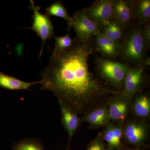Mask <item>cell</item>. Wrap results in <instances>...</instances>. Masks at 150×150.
Returning a JSON list of instances; mask_svg holds the SVG:
<instances>
[{"label":"cell","instance_id":"cell-1","mask_svg":"<svg viewBox=\"0 0 150 150\" xmlns=\"http://www.w3.org/2000/svg\"><path fill=\"white\" fill-rule=\"evenodd\" d=\"M74 39L71 48L51 56L40 73V88L50 91L59 101L84 115L106 102L116 91L89 70V57L95 52L93 38L84 42Z\"/></svg>","mask_w":150,"mask_h":150},{"label":"cell","instance_id":"cell-2","mask_svg":"<svg viewBox=\"0 0 150 150\" xmlns=\"http://www.w3.org/2000/svg\"><path fill=\"white\" fill-rule=\"evenodd\" d=\"M141 27L135 24L127 30L120 43L118 58L120 62L130 67L147 68L150 66V58L147 53L150 49L142 37Z\"/></svg>","mask_w":150,"mask_h":150},{"label":"cell","instance_id":"cell-3","mask_svg":"<svg viewBox=\"0 0 150 150\" xmlns=\"http://www.w3.org/2000/svg\"><path fill=\"white\" fill-rule=\"evenodd\" d=\"M94 63L95 70L99 79L114 91H123L130 66L100 57L95 58Z\"/></svg>","mask_w":150,"mask_h":150},{"label":"cell","instance_id":"cell-4","mask_svg":"<svg viewBox=\"0 0 150 150\" xmlns=\"http://www.w3.org/2000/svg\"><path fill=\"white\" fill-rule=\"evenodd\" d=\"M149 131L146 121L128 119L123 125V143L130 147L142 149L147 142Z\"/></svg>","mask_w":150,"mask_h":150},{"label":"cell","instance_id":"cell-5","mask_svg":"<svg viewBox=\"0 0 150 150\" xmlns=\"http://www.w3.org/2000/svg\"><path fill=\"white\" fill-rule=\"evenodd\" d=\"M110 121L117 125L123 126L129 119L131 112V99L121 92H115L108 99Z\"/></svg>","mask_w":150,"mask_h":150},{"label":"cell","instance_id":"cell-6","mask_svg":"<svg viewBox=\"0 0 150 150\" xmlns=\"http://www.w3.org/2000/svg\"><path fill=\"white\" fill-rule=\"evenodd\" d=\"M71 28H73L76 34L75 39L81 42H87L93 39L100 29L86 15L84 8L75 12L72 17Z\"/></svg>","mask_w":150,"mask_h":150},{"label":"cell","instance_id":"cell-7","mask_svg":"<svg viewBox=\"0 0 150 150\" xmlns=\"http://www.w3.org/2000/svg\"><path fill=\"white\" fill-rule=\"evenodd\" d=\"M30 4L28 8L32 9L33 12L32 16L33 22L32 27L30 28L36 33L37 35L39 36L42 40V47L39 55L40 59L46 40L51 39L54 35V28L50 20V17L39 12L40 7L35 6L34 1L30 0Z\"/></svg>","mask_w":150,"mask_h":150},{"label":"cell","instance_id":"cell-8","mask_svg":"<svg viewBox=\"0 0 150 150\" xmlns=\"http://www.w3.org/2000/svg\"><path fill=\"white\" fill-rule=\"evenodd\" d=\"M115 0H97L84 8L87 16L97 25L101 27L114 18L113 8Z\"/></svg>","mask_w":150,"mask_h":150},{"label":"cell","instance_id":"cell-9","mask_svg":"<svg viewBox=\"0 0 150 150\" xmlns=\"http://www.w3.org/2000/svg\"><path fill=\"white\" fill-rule=\"evenodd\" d=\"M146 68L130 67L126 74L124 88L121 93L132 100L136 93L143 91L146 82Z\"/></svg>","mask_w":150,"mask_h":150},{"label":"cell","instance_id":"cell-10","mask_svg":"<svg viewBox=\"0 0 150 150\" xmlns=\"http://www.w3.org/2000/svg\"><path fill=\"white\" fill-rule=\"evenodd\" d=\"M93 41L95 51L99 52L102 58L115 61L119 57L121 51L120 43L100 32L95 35Z\"/></svg>","mask_w":150,"mask_h":150},{"label":"cell","instance_id":"cell-11","mask_svg":"<svg viewBox=\"0 0 150 150\" xmlns=\"http://www.w3.org/2000/svg\"><path fill=\"white\" fill-rule=\"evenodd\" d=\"M106 142L108 150H120L125 146L123 142V126L109 121L100 134Z\"/></svg>","mask_w":150,"mask_h":150},{"label":"cell","instance_id":"cell-12","mask_svg":"<svg viewBox=\"0 0 150 150\" xmlns=\"http://www.w3.org/2000/svg\"><path fill=\"white\" fill-rule=\"evenodd\" d=\"M114 18L129 29L136 24L133 11V0H115Z\"/></svg>","mask_w":150,"mask_h":150},{"label":"cell","instance_id":"cell-13","mask_svg":"<svg viewBox=\"0 0 150 150\" xmlns=\"http://www.w3.org/2000/svg\"><path fill=\"white\" fill-rule=\"evenodd\" d=\"M62 115V123L69 136V145L74 134L83 122L82 117L70 108L64 103L59 101Z\"/></svg>","mask_w":150,"mask_h":150},{"label":"cell","instance_id":"cell-14","mask_svg":"<svg viewBox=\"0 0 150 150\" xmlns=\"http://www.w3.org/2000/svg\"><path fill=\"white\" fill-rule=\"evenodd\" d=\"M82 117L83 122H87L91 129L104 127L110 121L106 102L94 108Z\"/></svg>","mask_w":150,"mask_h":150},{"label":"cell","instance_id":"cell-15","mask_svg":"<svg viewBox=\"0 0 150 150\" xmlns=\"http://www.w3.org/2000/svg\"><path fill=\"white\" fill-rule=\"evenodd\" d=\"M137 120L146 121L150 115V96L149 91L139 92L131 100V110Z\"/></svg>","mask_w":150,"mask_h":150},{"label":"cell","instance_id":"cell-16","mask_svg":"<svg viewBox=\"0 0 150 150\" xmlns=\"http://www.w3.org/2000/svg\"><path fill=\"white\" fill-rule=\"evenodd\" d=\"M100 33L112 40L121 43L127 28L116 19L113 18L100 27Z\"/></svg>","mask_w":150,"mask_h":150},{"label":"cell","instance_id":"cell-17","mask_svg":"<svg viewBox=\"0 0 150 150\" xmlns=\"http://www.w3.org/2000/svg\"><path fill=\"white\" fill-rule=\"evenodd\" d=\"M133 11L136 24L142 27L150 23V0H133Z\"/></svg>","mask_w":150,"mask_h":150},{"label":"cell","instance_id":"cell-18","mask_svg":"<svg viewBox=\"0 0 150 150\" xmlns=\"http://www.w3.org/2000/svg\"><path fill=\"white\" fill-rule=\"evenodd\" d=\"M40 82V81L27 82L0 71V87L9 90H28L31 86Z\"/></svg>","mask_w":150,"mask_h":150},{"label":"cell","instance_id":"cell-19","mask_svg":"<svg viewBox=\"0 0 150 150\" xmlns=\"http://www.w3.org/2000/svg\"><path fill=\"white\" fill-rule=\"evenodd\" d=\"M46 15L49 17L52 16L59 17L67 20L68 22V29L69 31L72 18L68 13L67 9L62 4V2L56 1L53 3L46 8Z\"/></svg>","mask_w":150,"mask_h":150},{"label":"cell","instance_id":"cell-20","mask_svg":"<svg viewBox=\"0 0 150 150\" xmlns=\"http://www.w3.org/2000/svg\"><path fill=\"white\" fill-rule=\"evenodd\" d=\"M55 40V47L51 56H56L66 51L71 48L75 43V39H73L70 36L69 33H67V35L64 36L54 37Z\"/></svg>","mask_w":150,"mask_h":150},{"label":"cell","instance_id":"cell-21","mask_svg":"<svg viewBox=\"0 0 150 150\" xmlns=\"http://www.w3.org/2000/svg\"><path fill=\"white\" fill-rule=\"evenodd\" d=\"M13 150H45L42 143L35 138L19 140L12 146Z\"/></svg>","mask_w":150,"mask_h":150},{"label":"cell","instance_id":"cell-22","mask_svg":"<svg viewBox=\"0 0 150 150\" xmlns=\"http://www.w3.org/2000/svg\"><path fill=\"white\" fill-rule=\"evenodd\" d=\"M86 150H108L106 144L100 134H98L90 142Z\"/></svg>","mask_w":150,"mask_h":150},{"label":"cell","instance_id":"cell-23","mask_svg":"<svg viewBox=\"0 0 150 150\" xmlns=\"http://www.w3.org/2000/svg\"><path fill=\"white\" fill-rule=\"evenodd\" d=\"M141 33L143 39L146 42L149 49L150 48V23L141 27Z\"/></svg>","mask_w":150,"mask_h":150},{"label":"cell","instance_id":"cell-24","mask_svg":"<svg viewBox=\"0 0 150 150\" xmlns=\"http://www.w3.org/2000/svg\"><path fill=\"white\" fill-rule=\"evenodd\" d=\"M120 150H145L144 149H139V148H134L130 147L124 146Z\"/></svg>","mask_w":150,"mask_h":150},{"label":"cell","instance_id":"cell-25","mask_svg":"<svg viewBox=\"0 0 150 150\" xmlns=\"http://www.w3.org/2000/svg\"><path fill=\"white\" fill-rule=\"evenodd\" d=\"M69 146H68V147L67 148V150H69Z\"/></svg>","mask_w":150,"mask_h":150}]
</instances>
